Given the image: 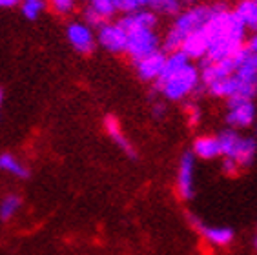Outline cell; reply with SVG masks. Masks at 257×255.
I'll list each match as a JSON object with an SVG mask.
<instances>
[{
	"label": "cell",
	"mask_w": 257,
	"mask_h": 255,
	"mask_svg": "<svg viewBox=\"0 0 257 255\" xmlns=\"http://www.w3.org/2000/svg\"><path fill=\"white\" fill-rule=\"evenodd\" d=\"M213 6H195L190 10L179 13L177 19L173 20V26L168 30L166 37H164L163 49L166 53L177 51L183 46L184 39L193 31L201 30L208 22V19L212 17Z\"/></svg>",
	"instance_id": "obj_2"
},
{
	"label": "cell",
	"mask_w": 257,
	"mask_h": 255,
	"mask_svg": "<svg viewBox=\"0 0 257 255\" xmlns=\"http://www.w3.org/2000/svg\"><path fill=\"white\" fill-rule=\"evenodd\" d=\"M199 86H201V73L192 62L168 79L155 82L157 91H161V95L168 100H183L190 97Z\"/></svg>",
	"instance_id": "obj_3"
},
{
	"label": "cell",
	"mask_w": 257,
	"mask_h": 255,
	"mask_svg": "<svg viewBox=\"0 0 257 255\" xmlns=\"http://www.w3.org/2000/svg\"><path fill=\"white\" fill-rule=\"evenodd\" d=\"M193 172H195V155L188 152L181 157L177 172V191L184 201H190L193 197Z\"/></svg>",
	"instance_id": "obj_9"
},
{
	"label": "cell",
	"mask_w": 257,
	"mask_h": 255,
	"mask_svg": "<svg viewBox=\"0 0 257 255\" xmlns=\"http://www.w3.org/2000/svg\"><path fill=\"white\" fill-rule=\"evenodd\" d=\"M166 51L164 49H159L155 53H150L146 55L144 59L137 60L135 64V69H137L139 77L143 80H157L159 75L163 73V68H164V62H166Z\"/></svg>",
	"instance_id": "obj_10"
},
{
	"label": "cell",
	"mask_w": 257,
	"mask_h": 255,
	"mask_svg": "<svg viewBox=\"0 0 257 255\" xmlns=\"http://www.w3.org/2000/svg\"><path fill=\"white\" fill-rule=\"evenodd\" d=\"M17 4H20V0H0V8H13Z\"/></svg>",
	"instance_id": "obj_29"
},
{
	"label": "cell",
	"mask_w": 257,
	"mask_h": 255,
	"mask_svg": "<svg viewBox=\"0 0 257 255\" xmlns=\"http://www.w3.org/2000/svg\"><path fill=\"white\" fill-rule=\"evenodd\" d=\"M102 124H104V130H106V133L109 135V139H111V141H113V143L117 144V146H119L130 159H137V150H135L134 144L130 143L128 137L122 133L119 118L115 117V115H106V117H104V120H102Z\"/></svg>",
	"instance_id": "obj_12"
},
{
	"label": "cell",
	"mask_w": 257,
	"mask_h": 255,
	"mask_svg": "<svg viewBox=\"0 0 257 255\" xmlns=\"http://www.w3.org/2000/svg\"><path fill=\"white\" fill-rule=\"evenodd\" d=\"M20 8H22V13H24L26 19L35 20L39 19V15L44 11L46 0H20Z\"/></svg>",
	"instance_id": "obj_20"
},
{
	"label": "cell",
	"mask_w": 257,
	"mask_h": 255,
	"mask_svg": "<svg viewBox=\"0 0 257 255\" xmlns=\"http://www.w3.org/2000/svg\"><path fill=\"white\" fill-rule=\"evenodd\" d=\"M246 48L250 49V51H253V53H257V31L250 37V40L246 42Z\"/></svg>",
	"instance_id": "obj_27"
},
{
	"label": "cell",
	"mask_w": 257,
	"mask_h": 255,
	"mask_svg": "<svg viewBox=\"0 0 257 255\" xmlns=\"http://www.w3.org/2000/svg\"><path fill=\"white\" fill-rule=\"evenodd\" d=\"M2 106H4V91L0 89V111H2Z\"/></svg>",
	"instance_id": "obj_30"
},
{
	"label": "cell",
	"mask_w": 257,
	"mask_h": 255,
	"mask_svg": "<svg viewBox=\"0 0 257 255\" xmlns=\"http://www.w3.org/2000/svg\"><path fill=\"white\" fill-rule=\"evenodd\" d=\"M161 49V39L155 33V30H139L128 33V44H126V51L130 59L137 62V60L144 59L146 55L155 53Z\"/></svg>",
	"instance_id": "obj_4"
},
{
	"label": "cell",
	"mask_w": 257,
	"mask_h": 255,
	"mask_svg": "<svg viewBox=\"0 0 257 255\" xmlns=\"http://www.w3.org/2000/svg\"><path fill=\"white\" fill-rule=\"evenodd\" d=\"M239 170H241V166H239V164L233 161V159L223 157V172L226 173V175H237Z\"/></svg>",
	"instance_id": "obj_26"
},
{
	"label": "cell",
	"mask_w": 257,
	"mask_h": 255,
	"mask_svg": "<svg viewBox=\"0 0 257 255\" xmlns=\"http://www.w3.org/2000/svg\"><path fill=\"white\" fill-rule=\"evenodd\" d=\"M255 246H257V239H255Z\"/></svg>",
	"instance_id": "obj_32"
},
{
	"label": "cell",
	"mask_w": 257,
	"mask_h": 255,
	"mask_svg": "<svg viewBox=\"0 0 257 255\" xmlns=\"http://www.w3.org/2000/svg\"><path fill=\"white\" fill-rule=\"evenodd\" d=\"M257 108L252 98L232 97L228 98L226 109V124L228 128L239 130V128H250L255 122Z\"/></svg>",
	"instance_id": "obj_5"
},
{
	"label": "cell",
	"mask_w": 257,
	"mask_h": 255,
	"mask_svg": "<svg viewBox=\"0 0 257 255\" xmlns=\"http://www.w3.org/2000/svg\"><path fill=\"white\" fill-rule=\"evenodd\" d=\"M188 64H190V57H188V55L183 53L181 49H177V51H172V53L166 55V62H164L163 73L159 75V79L155 80V82L168 79V77H172L173 73H177L179 69H183L184 66H188Z\"/></svg>",
	"instance_id": "obj_15"
},
{
	"label": "cell",
	"mask_w": 257,
	"mask_h": 255,
	"mask_svg": "<svg viewBox=\"0 0 257 255\" xmlns=\"http://www.w3.org/2000/svg\"><path fill=\"white\" fill-rule=\"evenodd\" d=\"M89 8L95 10L99 15H102L104 19L108 20L115 15V2L113 0H89Z\"/></svg>",
	"instance_id": "obj_22"
},
{
	"label": "cell",
	"mask_w": 257,
	"mask_h": 255,
	"mask_svg": "<svg viewBox=\"0 0 257 255\" xmlns=\"http://www.w3.org/2000/svg\"><path fill=\"white\" fill-rule=\"evenodd\" d=\"M203 30L208 39V51L203 60L215 62L226 59L244 46L248 28L235 11H230L224 4H213L212 17L203 26Z\"/></svg>",
	"instance_id": "obj_1"
},
{
	"label": "cell",
	"mask_w": 257,
	"mask_h": 255,
	"mask_svg": "<svg viewBox=\"0 0 257 255\" xmlns=\"http://www.w3.org/2000/svg\"><path fill=\"white\" fill-rule=\"evenodd\" d=\"M192 153L195 157L204 159V161H212V159L221 157V146H219V139L215 135H201L193 141Z\"/></svg>",
	"instance_id": "obj_14"
},
{
	"label": "cell",
	"mask_w": 257,
	"mask_h": 255,
	"mask_svg": "<svg viewBox=\"0 0 257 255\" xmlns=\"http://www.w3.org/2000/svg\"><path fill=\"white\" fill-rule=\"evenodd\" d=\"M48 2H50L51 8L57 13H60V15H66L69 11H73L75 8V0H48Z\"/></svg>",
	"instance_id": "obj_25"
},
{
	"label": "cell",
	"mask_w": 257,
	"mask_h": 255,
	"mask_svg": "<svg viewBox=\"0 0 257 255\" xmlns=\"http://www.w3.org/2000/svg\"><path fill=\"white\" fill-rule=\"evenodd\" d=\"M181 51L188 55L190 60L192 59L203 60L204 57H206L208 39H206V33H204L203 28L197 30V31H193V33H190L188 37L184 39L183 46H181Z\"/></svg>",
	"instance_id": "obj_13"
},
{
	"label": "cell",
	"mask_w": 257,
	"mask_h": 255,
	"mask_svg": "<svg viewBox=\"0 0 257 255\" xmlns=\"http://www.w3.org/2000/svg\"><path fill=\"white\" fill-rule=\"evenodd\" d=\"M184 111H186V120L192 128L199 126L201 118H203V113H201V108H199L195 102H188L184 106Z\"/></svg>",
	"instance_id": "obj_23"
},
{
	"label": "cell",
	"mask_w": 257,
	"mask_h": 255,
	"mask_svg": "<svg viewBox=\"0 0 257 255\" xmlns=\"http://www.w3.org/2000/svg\"><path fill=\"white\" fill-rule=\"evenodd\" d=\"M148 8L159 15H179L181 0H150Z\"/></svg>",
	"instance_id": "obj_19"
},
{
	"label": "cell",
	"mask_w": 257,
	"mask_h": 255,
	"mask_svg": "<svg viewBox=\"0 0 257 255\" xmlns=\"http://www.w3.org/2000/svg\"><path fill=\"white\" fill-rule=\"evenodd\" d=\"M68 40L75 51L82 55H89L97 44V37L86 22H71L68 26Z\"/></svg>",
	"instance_id": "obj_8"
},
{
	"label": "cell",
	"mask_w": 257,
	"mask_h": 255,
	"mask_svg": "<svg viewBox=\"0 0 257 255\" xmlns=\"http://www.w3.org/2000/svg\"><path fill=\"white\" fill-rule=\"evenodd\" d=\"M0 170L13 177H19V179H28L30 177V170L11 153H0Z\"/></svg>",
	"instance_id": "obj_17"
},
{
	"label": "cell",
	"mask_w": 257,
	"mask_h": 255,
	"mask_svg": "<svg viewBox=\"0 0 257 255\" xmlns=\"http://www.w3.org/2000/svg\"><path fill=\"white\" fill-rule=\"evenodd\" d=\"M239 19L244 22L248 30L257 31V0H241L235 8Z\"/></svg>",
	"instance_id": "obj_16"
},
{
	"label": "cell",
	"mask_w": 257,
	"mask_h": 255,
	"mask_svg": "<svg viewBox=\"0 0 257 255\" xmlns=\"http://www.w3.org/2000/svg\"><path fill=\"white\" fill-rule=\"evenodd\" d=\"M188 221L193 230H197L213 246H228L235 237L233 230L228 228V226H210L201 221V219H197L195 215H188Z\"/></svg>",
	"instance_id": "obj_7"
},
{
	"label": "cell",
	"mask_w": 257,
	"mask_h": 255,
	"mask_svg": "<svg viewBox=\"0 0 257 255\" xmlns=\"http://www.w3.org/2000/svg\"><path fill=\"white\" fill-rule=\"evenodd\" d=\"M84 20H86V24H88L89 28H97V30H99L104 22H108V20L104 19L102 15H99L95 10H91L89 6L84 10Z\"/></svg>",
	"instance_id": "obj_24"
},
{
	"label": "cell",
	"mask_w": 257,
	"mask_h": 255,
	"mask_svg": "<svg viewBox=\"0 0 257 255\" xmlns=\"http://www.w3.org/2000/svg\"><path fill=\"white\" fill-rule=\"evenodd\" d=\"M97 42L109 53H124L128 44V33L119 22H104L97 30Z\"/></svg>",
	"instance_id": "obj_6"
},
{
	"label": "cell",
	"mask_w": 257,
	"mask_h": 255,
	"mask_svg": "<svg viewBox=\"0 0 257 255\" xmlns=\"http://www.w3.org/2000/svg\"><path fill=\"white\" fill-rule=\"evenodd\" d=\"M115 2V10L120 11V13H134V11L144 10L150 6V0H113Z\"/></svg>",
	"instance_id": "obj_21"
},
{
	"label": "cell",
	"mask_w": 257,
	"mask_h": 255,
	"mask_svg": "<svg viewBox=\"0 0 257 255\" xmlns=\"http://www.w3.org/2000/svg\"><path fill=\"white\" fill-rule=\"evenodd\" d=\"M22 206V199L17 193H10L0 201V221H10L17 215V211Z\"/></svg>",
	"instance_id": "obj_18"
},
{
	"label": "cell",
	"mask_w": 257,
	"mask_h": 255,
	"mask_svg": "<svg viewBox=\"0 0 257 255\" xmlns=\"http://www.w3.org/2000/svg\"><path fill=\"white\" fill-rule=\"evenodd\" d=\"M184 2H195V0H184Z\"/></svg>",
	"instance_id": "obj_31"
},
{
	"label": "cell",
	"mask_w": 257,
	"mask_h": 255,
	"mask_svg": "<svg viewBox=\"0 0 257 255\" xmlns=\"http://www.w3.org/2000/svg\"><path fill=\"white\" fill-rule=\"evenodd\" d=\"M164 111H166V106H164L163 102H159V104H155V106H154V115H155V117H163Z\"/></svg>",
	"instance_id": "obj_28"
},
{
	"label": "cell",
	"mask_w": 257,
	"mask_h": 255,
	"mask_svg": "<svg viewBox=\"0 0 257 255\" xmlns=\"http://www.w3.org/2000/svg\"><path fill=\"white\" fill-rule=\"evenodd\" d=\"M119 24L126 30V33L139 30H155V26H157V13H154L150 8H144V10L134 11V13H126L119 20Z\"/></svg>",
	"instance_id": "obj_11"
}]
</instances>
